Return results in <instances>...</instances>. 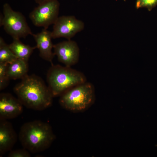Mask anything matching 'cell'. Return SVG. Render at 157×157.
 Masks as SVG:
<instances>
[{
	"label": "cell",
	"mask_w": 157,
	"mask_h": 157,
	"mask_svg": "<svg viewBox=\"0 0 157 157\" xmlns=\"http://www.w3.org/2000/svg\"><path fill=\"white\" fill-rule=\"evenodd\" d=\"M55 138L51 126L48 123L38 120L24 124L18 135L23 147L33 154L48 149Z\"/></svg>",
	"instance_id": "obj_2"
},
{
	"label": "cell",
	"mask_w": 157,
	"mask_h": 157,
	"mask_svg": "<svg viewBox=\"0 0 157 157\" xmlns=\"http://www.w3.org/2000/svg\"><path fill=\"white\" fill-rule=\"evenodd\" d=\"M8 64L6 63H0V90L4 89L7 85L10 80L7 74Z\"/></svg>",
	"instance_id": "obj_15"
},
{
	"label": "cell",
	"mask_w": 157,
	"mask_h": 157,
	"mask_svg": "<svg viewBox=\"0 0 157 157\" xmlns=\"http://www.w3.org/2000/svg\"><path fill=\"white\" fill-rule=\"evenodd\" d=\"M15 55L6 44L3 38L0 37V63L10 64L17 59Z\"/></svg>",
	"instance_id": "obj_14"
},
{
	"label": "cell",
	"mask_w": 157,
	"mask_h": 157,
	"mask_svg": "<svg viewBox=\"0 0 157 157\" xmlns=\"http://www.w3.org/2000/svg\"><path fill=\"white\" fill-rule=\"evenodd\" d=\"M157 5V0H140L139 8L144 7L150 11Z\"/></svg>",
	"instance_id": "obj_17"
},
{
	"label": "cell",
	"mask_w": 157,
	"mask_h": 157,
	"mask_svg": "<svg viewBox=\"0 0 157 157\" xmlns=\"http://www.w3.org/2000/svg\"><path fill=\"white\" fill-rule=\"evenodd\" d=\"M23 105L18 98L11 94L1 93L0 94V119H13L23 112Z\"/></svg>",
	"instance_id": "obj_9"
},
{
	"label": "cell",
	"mask_w": 157,
	"mask_h": 157,
	"mask_svg": "<svg viewBox=\"0 0 157 157\" xmlns=\"http://www.w3.org/2000/svg\"><path fill=\"white\" fill-rule=\"evenodd\" d=\"M60 3L57 0H49L38 4L29 17L35 26L47 29L59 17Z\"/></svg>",
	"instance_id": "obj_6"
},
{
	"label": "cell",
	"mask_w": 157,
	"mask_h": 157,
	"mask_svg": "<svg viewBox=\"0 0 157 157\" xmlns=\"http://www.w3.org/2000/svg\"><path fill=\"white\" fill-rule=\"evenodd\" d=\"M49 0H35V2L38 4Z\"/></svg>",
	"instance_id": "obj_18"
},
{
	"label": "cell",
	"mask_w": 157,
	"mask_h": 157,
	"mask_svg": "<svg viewBox=\"0 0 157 157\" xmlns=\"http://www.w3.org/2000/svg\"><path fill=\"white\" fill-rule=\"evenodd\" d=\"M36 42V48L39 52L40 56L44 60L53 64L52 61L55 56L52 51L54 44L51 31L44 29L41 32L32 35Z\"/></svg>",
	"instance_id": "obj_10"
},
{
	"label": "cell",
	"mask_w": 157,
	"mask_h": 157,
	"mask_svg": "<svg viewBox=\"0 0 157 157\" xmlns=\"http://www.w3.org/2000/svg\"><path fill=\"white\" fill-rule=\"evenodd\" d=\"M85 27L84 23L73 15L59 17L53 24L51 34L53 39L60 38L71 40Z\"/></svg>",
	"instance_id": "obj_7"
},
{
	"label": "cell",
	"mask_w": 157,
	"mask_h": 157,
	"mask_svg": "<svg viewBox=\"0 0 157 157\" xmlns=\"http://www.w3.org/2000/svg\"><path fill=\"white\" fill-rule=\"evenodd\" d=\"M53 49L58 61L65 66L71 67L78 61L80 49L74 40H67L54 44Z\"/></svg>",
	"instance_id": "obj_8"
},
{
	"label": "cell",
	"mask_w": 157,
	"mask_h": 157,
	"mask_svg": "<svg viewBox=\"0 0 157 157\" xmlns=\"http://www.w3.org/2000/svg\"><path fill=\"white\" fill-rule=\"evenodd\" d=\"M27 62L17 59L8 64L7 75L9 79H22L27 75Z\"/></svg>",
	"instance_id": "obj_12"
},
{
	"label": "cell",
	"mask_w": 157,
	"mask_h": 157,
	"mask_svg": "<svg viewBox=\"0 0 157 157\" xmlns=\"http://www.w3.org/2000/svg\"><path fill=\"white\" fill-rule=\"evenodd\" d=\"M0 15V25L13 39L25 38L33 33L26 18L21 13L13 10L8 3L4 4Z\"/></svg>",
	"instance_id": "obj_5"
},
{
	"label": "cell",
	"mask_w": 157,
	"mask_h": 157,
	"mask_svg": "<svg viewBox=\"0 0 157 157\" xmlns=\"http://www.w3.org/2000/svg\"><path fill=\"white\" fill-rule=\"evenodd\" d=\"M82 72L66 66L51 64L47 75L48 86L53 97L60 96L70 88L87 81Z\"/></svg>",
	"instance_id": "obj_3"
},
{
	"label": "cell",
	"mask_w": 157,
	"mask_h": 157,
	"mask_svg": "<svg viewBox=\"0 0 157 157\" xmlns=\"http://www.w3.org/2000/svg\"><path fill=\"white\" fill-rule=\"evenodd\" d=\"M18 138L11 124L0 119V156L12 150Z\"/></svg>",
	"instance_id": "obj_11"
},
{
	"label": "cell",
	"mask_w": 157,
	"mask_h": 157,
	"mask_svg": "<svg viewBox=\"0 0 157 157\" xmlns=\"http://www.w3.org/2000/svg\"><path fill=\"white\" fill-rule=\"evenodd\" d=\"M13 42L9 44V47L19 59L27 62L35 49V47H31L22 42L19 39H13Z\"/></svg>",
	"instance_id": "obj_13"
},
{
	"label": "cell",
	"mask_w": 157,
	"mask_h": 157,
	"mask_svg": "<svg viewBox=\"0 0 157 157\" xmlns=\"http://www.w3.org/2000/svg\"><path fill=\"white\" fill-rule=\"evenodd\" d=\"M140 0H137V2L136 3V7L137 8H139Z\"/></svg>",
	"instance_id": "obj_19"
},
{
	"label": "cell",
	"mask_w": 157,
	"mask_h": 157,
	"mask_svg": "<svg viewBox=\"0 0 157 157\" xmlns=\"http://www.w3.org/2000/svg\"><path fill=\"white\" fill-rule=\"evenodd\" d=\"M60 97L59 103L63 108L73 112H82L94 102V88L92 84L86 81L68 89Z\"/></svg>",
	"instance_id": "obj_4"
},
{
	"label": "cell",
	"mask_w": 157,
	"mask_h": 157,
	"mask_svg": "<svg viewBox=\"0 0 157 157\" xmlns=\"http://www.w3.org/2000/svg\"><path fill=\"white\" fill-rule=\"evenodd\" d=\"M14 88L17 98L23 106L41 111L50 107L53 97L48 86L40 77L27 75Z\"/></svg>",
	"instance_id": "obj_1"
},
{
	"label": "cell",
	"mask_w": 157,
	"mask_h": 157,
	"mask_svg": "<svg viewBox=\"0 0 157 157\" xmlns=\"http://www.w3.org/2000/svg\"><path fill=\"white\" fill-rule=\"evenodd\" d=\"M8 157H30L31 153L23 147V149L10 151L8 155Z\"/></svg>",
	"instance_id": "obj_16"
}]
</instances>
